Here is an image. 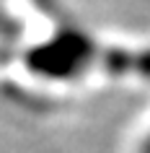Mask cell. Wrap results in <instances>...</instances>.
Segmentation results:
<instances>
[{
	"instance_id": "obj_1",
	"label": "cell",
	"mask_w": 150,
	"mask_h": 153,
	"mask_svg": "<svg viewBox=\"0 0 150 153\" xmlns=\"http://www.w3.org/2000/svg\"><path fill=\"white\" fill-rule=\"evenodd\" d=\"M140 153H150V135L145 137V143H142V151Z\"/></svg>"
}]
</instances>
